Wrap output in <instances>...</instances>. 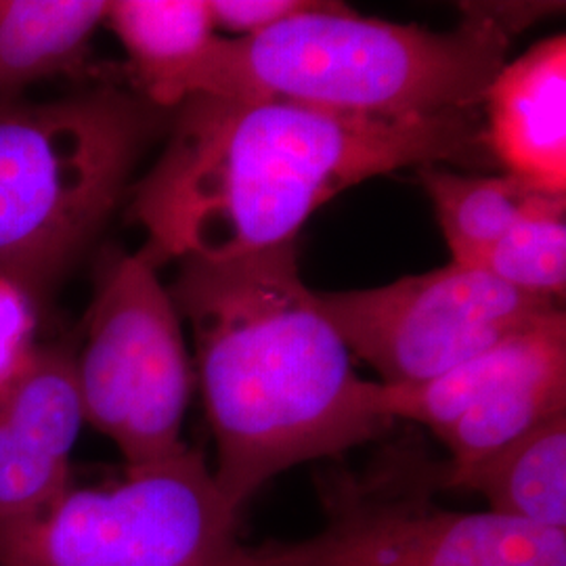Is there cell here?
Segmentation results:
<instances>
[{
    "label": "cell",
    "instance_id": "6da1fadb",
    "mask_svg": "<svg viewBox=\"0 0 566 566\" xmlns=\"http://www.w3.org/2000/svg\"><path fill=\"white\" fill-rule=\"evenodd\" d=\"M476 112L376 120L301 103L196 95L175 107L158 163L133 187L130 214L154 263L231 261L296 245L332 198L407 166L476 163Z\"/></svg>",
    "mask_w": 566,
    "mask_h": 566
},
{
    "label": "cell",
    "instance_id": "7a4b0ae2",
    "mask_svg": "<svg viewBox=\"0 0 566 566\" xmlns=\"http://www.w3.org/2000/svg\"><path fill=\"white\" fill-rule=\"evenodd\" d=\"M168 292L191 329L217 446L212 468L235 514L285 470L334 460L392 426L301 277L296 245L231 261L182 259Z\"/></svg>",
    "mask_w": 566,
    "mask_h": 566
},
{
    "label": "cell",
    "instance_id": "3957f363",
    "mask_svg": "<svg viewBox=\"0 0 566 566\" xmlns=\"http://www.w3.org/2000/svg\"><path fill=\"white\" fill-rule=\"evenodd\" d=\"M544 13L546 4L462 2L460 23L432 32L322 2L256 36H217L182 81L179 105L242 95L376 120L476 112L512 36Z\"/></svg>",
    "mask_w": 566,
    "mask_h": 566
},
{
    "label": "cell",
    "instance_id": "277c9868",
    "mask_svg": "<svg viewBox=\"0 0 566 566\" xmlns=\"http://www.w3.org/2000/svg\"><path fill=\"white\" fill-rule=\"evenodd\" d=\"M160 122L142 95L99 88L0 103V282L36 301L93 242Z\"/></svg>",
    "mask_w": 566,
    "mask_h": 566
},
{
    "label": "cell",
    "instance_id": "5b68a950",
    "mask_svg": "<svg viewBox=\"0 0 566 566\" xmlns=\"http://www.w3.org/2000/svg\"><path fill=\"white\" fill-rule=\"evenodd\" d=\"M446 462L403 437L364 468L317 474L324 526L245 549V566H566V531L441 506Z\"/></svg>",
    "mask_w": 566,
    "mask_h": 566
},
{
    "label": "cell",
    "instance_id": "8992f818",
    "mask_svg": "<svg viewBox=\"0 0 566 566\" xmlns=\"http://www.w3.org/2000/svg\"><path fill=\"white\" fill-rule=\"evenodd\" d=\"M238 518L191 447L70 486L32 521L0 525L2 566H245Z\"/></svg>",
    "mask_w": 566,
    "mask_h": 566
},
{
    "label": "cell",
    "instance_id": "52a82bcc",
    "mask_svg": "<svg viewBox=\"0 0 566 566\" xmlns=\"http://www.w3.org/2000/svg\"><path fill=\"white\" fill-rule=\"evenodd\" d=\"M175 301L145 250L116 252L97 277L76 357L84 422L112 439L126 465L185 447L196 369Z\"/></svg>",
    "mask_w": 566,
    "mask_h": 566
},
{
    "label": "cell",
    "instance_id": "ba28073f",
    "mask_svg": "<svg viewBox=\"0 0 566 566\" xmlns=\"http://www.w3.org/2000/svg\"><path fill=\"white\" fill-rule=\"evenodd\" d=\"M319 301L350 355L390 386L428 382L563 308L458 263Z\"/></svg>",
    "mask_w": 566,
    "mask_h": 566
},
{
    "label": "cell",
    "instance_id": "9c48e42d",
    "mask_svg": "<svg viewBox=\"0 0 566 566\" xmlns=\"http://www.w3.org/2000/svg\"><path fill=\"white\" fill-rule=\"evenodd\" d=\"M378 405L392 422L426 426L447 447L451 470L476 464L566 413V313L422 385L378 382Z\"/></svg>",
    "mask_w": 566,
    "mask_h": 566
},
{
    "label": "cell",
    "instance_id": "30bf717a",
    "mask_svg": "<svg viewBox=\"0 0 566 566\" xmlns=\"http://www.w3.org/2000/svg\"><path fill=\"white\" fill-rule=\"evenodd\" d=\"M486 151L507 175L566 196V39L552 36L504 63L483 103Z\"/></svg>",
    "mask_w": 566,
    "mask_h": 566
},
{
    "label": "cell",
    "instance_id": "8fae6325",
    "mask_svg": "<svg viewBox=\"0 0 566 566\" xmlns=\"http://www.w3.org/2000/svg\"><path fill=\"white\" fill-rule=\"evenodd\" d=\"M472 491L489 512L526 525L566 531V413L476 464L451 470L443 491Z\"/></svg>",
    "mask_w": 566,
    "mask_h": 566
},
{
    "label": "cell",
    "instance_id": "7c38bea8",
    "mask_svg": "<svg viewBox=\"0 0 566 566\" xmlns=\"http://www.w3.org/2000/svg\"><path fill=\"white\" fill-rule=\"evenodd\" d=\"M107 25L122 42L142 97L175 109L189 72L217 39L208 0L109 2Z\"/></svg>",
    "mask_w": 566,
    "mask_h": 566
},
{
    "label": "cell",
    "instance_id": "4fadbf2b",
    "mask_svg": "<svg viewBox=\"0 0 566 566\" xmlns=\"http://www.w3.org/2000/svg\"><path fill=\"white\" fill-rule=\"evenodd\" d=\"M107 9L105 0H0V91L76 67Z\"/></svg>",
    "mask_w": 566,
    "mask_h": 566
},
{
    "label": "cell",
    "instance_id": "5bb4252c",
    "mask_svg": "<svg viewBox=\"0 0 566 566\" xmlns=\"http://www.w3.org/2000/svg\"><path fill=\"white\" fill-rule=\"evenodd\" d=\"M422 185L434 206L451 263L472 266L516 223L539 191L512 175L479 177L424 166ZM554 196V193H552Z\"/></svg>",
    "mask_w": 566,
    "mask_h": 566
},
{
    "label": "cell",
    "instance_id": "9a60e30c",
    "mask_svg": "<svg viewBox=\"0 0 566 566\" xmlns=\"http://www.w3.org/2000/svg\"><path fill=\"white\" fill-rule=\"evenodd\" d=\"M0 413L46 455L70 464L84 424L76 357L61 348H36L0 385Z\"/></svg>",
    "mask_w": 566,
    "mask_h": 566
},
{
    "label": "cell",
    "instance_id": "2e32d148",
    "mask_svg": "<svg viewBox=\"0 0 566 566\" xmlns=\"http://www.w3.org/2000/svg\"><path fill=\"white\" fill-rule=\"evenodd\" d=\"M510 287L563 301L566 290V196L539 193L525 214L472 264Z\"/></svg>",
    "mask_w": 566,
    "mask_h": 566
},
{
    "label": "cell",
    "instance_id": "e0dca14e",
    "mask_svg": "<svg viewBox=\"0 0 566 566\" xmlns=\"http://www.w3.org/2000/svg\"><path fill=\"white\" fill-rule=\"evenodd\" d=\"M70 486V464L46 455L0 413V525L36 518Z\"/></svg>",
    "mask_w": 566,
    "mask_h": 566
},
{
    "label": "cell",
    "instance_id": "ac0fdd59",
    "mask_svg": "<svg viewBox=\"0 0 566 566\" xmlns=\"http://www.w3.org/2000/svg\"><path fill=\"white\" fill-rule=\"evenodd\" d=\"M317 7L319 0H208L214 30L233 32L238 39L256 36Z\"/></svg>",
    "mask_w": 566,
    "mask_h": 566
},
{
    "label": "cell",
    "instance_id": "d6986e66",
    "mask_svg": "<svg viewBox=\"0 0 566 566\" xmlns=\"http://www.w3.org/2000/svg\"><path fill=\"white\" fill-rule=\"evenodd\" d=\"M34 325V301L18 287L0 282V385L36 350Z\"/></svg>",
    "mask_w": 566,
    "mask_h": 566
},
{
    "label": "cell",
    "instance_id": "ffe728a7",
    "mask_svg": "<svg viewBox=\"0 0 566 566\" xmlns=\"http://www.w3.org/2000/svg\"><path fill=\"white\" fill-rule=\"evenodd\" d=\"M0 566H2V565H0Z\"/></svg>",
    "mask_w": 566,
    "mask_h": 566
}]
</instances>
